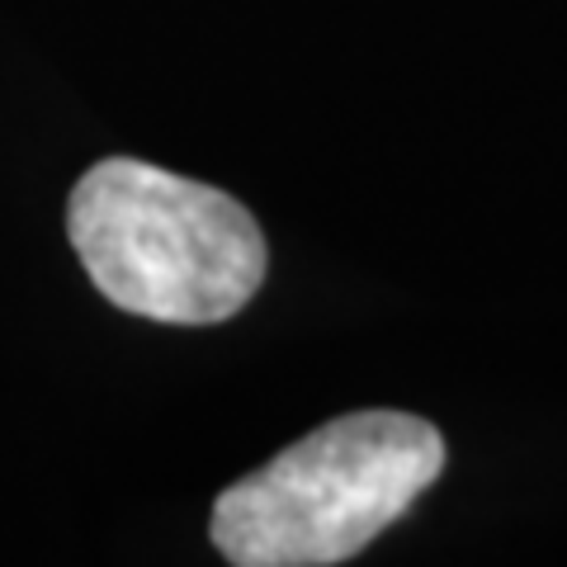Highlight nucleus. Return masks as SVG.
I'll list each match as a JSON object with an SVG mask.
<instances>
[{
	"label": "nucleus",
	"instance_id": "f257e3e1",
	"mask_svg": "<svg viewBox=\"0 0 567 567\" xmlns=\"http://www.w3.org/2000/svg\"><path fill=\"white\" fill-rule=\"evenodd\" d=\"M66 233L114 308L166 327L237 317L270 265L256 218L233 194L133 156H110L81 175Z\"/></svg>",
	"mask_w": 567,
	"mask_h": 567
},
{
	"label": "nucleus",
	"instance_id": "f03ea898",
	"mask_svg": "<svg viewBox=\"0 0 567 567\" xmlns=\"http://www.w3.org/2000/svg\"><path fill=\"white\" fill-rule=\"evenodd\" d=\"M445 468V435L412 412L317 425L213 506V544L237 567H331L369 548Z\"/></svg>",
	"mask_w": 567,
	"mask_h": 567
}]
</instances>
